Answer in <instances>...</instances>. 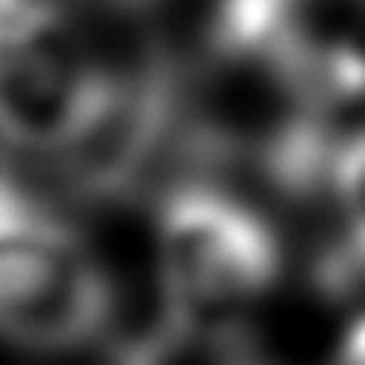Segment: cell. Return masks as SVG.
Wrapping results in <instances>:
<instances>
[{"instance_id":"2","label":"cell","mask_w":365,"mask_h":365,"mask_svg":"<svg viewBox=\"0 0 365 365\" xmlns=\"http://www.w3.org/2000/svg\"><path fill=\"white\" fill-rule=\"evenodd\" d=\"M153 267L165 314L236 326L283 275V240L267 212L220 181H181L153 216Z\"/></svg>"},{"instance_id":"4","label":"cell","mask_w":365,"mask_h":365,"mask_svg":"<svg viewBox=\"0 0 365 365\" xmlns=\"http://www.w3.org/2000/svg\"><path fill=\"white\" fill-rule=\"evenodd\" d=\"M110 67L63 0H0V142L63 158L95 118Z\"/></svg>"},{"instance_id":"7","label":"cell","mask_w":365,"mask_h":365,"mask_svg":"<svg viewBox=\"0 0 365 365\" xmlns=\"http://www.w3.org/2000/svg\"><path fill=\"white\" fill-rule=\"evenodd\" d=\"M114 9H130V12H142V9H150L153 0H110Z\"/></svg>"},{"instance_id":"3","label":"cell","mask_w":365,"mask_h":365,"mask_svg":"<svg viewBox=\"0 0 365 365\" xmlns=\"http://www.w3.org/2000/svg\"><path fill=\"white\" fill-rule=\"evenodd\" d=\"M110 326V283L79 232L0 177V341L79 349Z\"/></svg>"},{"instance_id":"1","label":"cell","mask_w":365,"mask_h":365,"mask_svg":"<svg viewBox=\"0 0 365 365\" xmlns=\"http://www.w3.org/2000/svg\"><path fill=\"white\" fill-rule=\"evenodd\" d=\"M341 98L279 28L236 0H212L205 40L177 75V138L200 161L287 197L322 189Z\"/></svg>"},{"instance_id":"5","label":"cell","mask_w":365,"mask_h":365,"mask_svg":"<svg viewBox=\"0 0 365 365\" xmlns=\"http://www.w3.org/2000/svg\"><path fill=\"white\" fill-rule=\"evenodd\" d=\"M334 205V236L318 259V283L326 291L365 287V130L338 142L326 173Z\"/></svg>"},{"instance_id":"6","label":"cell","mask_w":365,"mask_h":365,"mask_svg":"<svg viewBox=\"0 0 365 365\" xmlns=\"http://www.w3.org/2000/svg\"><path fill=\"white\" fill-rule=\"evenodd\" d=\"M330 365H365V314H357L341 330L338 346L330 354Z\"/></svg>"}]
</instances>
